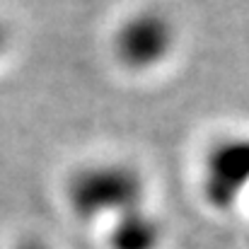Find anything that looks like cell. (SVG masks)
Segmentation results:
<instances>
[{"instance_id": "obj_5", "label": "cell", "mask_w": 249, "mask_h": 249, "mask_svg": "<svg viewBox=\"0 0 249 249\" xmlns=\"http://www.w3.org/2000/svg\"><path fill=\"white\" fill-rule=\"evenodd\" d=\"M15 249H51V247H49L44 240H39V237H24V240L17 242Z\"/></svg>"}, {"instance_id": "obj_1", "label": "cell", "mask_w": 249, "mask_h": 249, "mask_svg": "<svg viewBox=\"0 0 249 249\" xmlns=\"http://www.w3.org/2000/svg\"><path fill=\"white\" fill-rule=\"evenodd\" d=\"M148 181L124 160L99 158L80 162L63 181V198L68 211L85 223L116 220L119 215L145 206Z\"/></svg>"}, {"instance_id": "obj_2", "label": "cell", "mask_w": 249, "mask_h": 249, "mask_svg": "<svg viewBox=\"0 0 249 249\" xmlns=\"http://www.w3.org/2000/svg\"><path fill=\"white\" fill-rule=\"evenodd\" d=\"M177 49V27L172 17L153 10H133L116 22L109 36V51L119 68L133 75L153 73Z\"/></svg>"}, {"instance_id": "obj_6", "label": "cell", "mask_w": 249, "mask_h": 249, "mask_svg": "<svg viewBox=\"0 0 249 249\" xmlns=\"http://www.w3.org/2000/svg\"><path fill=\"white\" fill-rule=\"evenodd\" d=\"M7 46H10V29H7V24L0 19V58L7 53Z\"/></svg>"}, {"instance_id": "obj_3", "label": "cell", "mask_w": 249, "mask_h": 249, "mask_svg": "<svg viewBox=\"0 0 249 249\" xmlns=\"http://www.w3.org/2000/svg\"><path fill=\"white\" fill-rule=\"evenodd\" d=\"M201 194L220 211L232 208L249 194V136L215 141L201 162Z\"/></svg>"}, {"instance_id": "obj_4", "label": "cell", "mask_w": 249, "mask_h": 249, "mask_svg": "<svg viewBox=\"0 0 249 249\" xmlns=\"http://www.w3.org/2000/svg\"><path fill=\"white\" fill-rule=\"evenodd\" d=\"M109 249H158L162 242V223L148 208H133L109 223Z\"/></svg>"}]
</instances>
